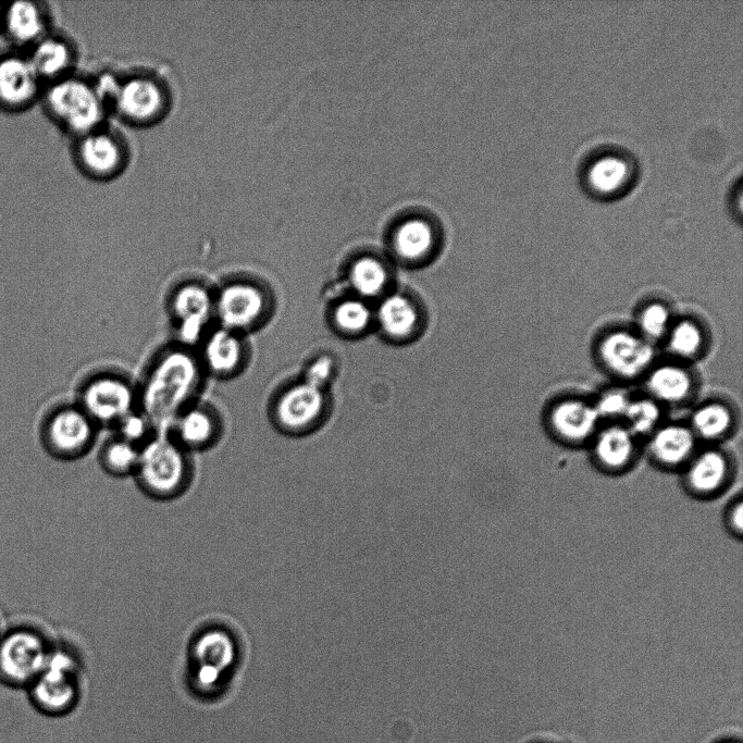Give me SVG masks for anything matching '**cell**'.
Returning <instances> with one entry per match:
<instances>
[{
  "instance_id": "1",
  "label": "cell",
  "mask_w": 743,
  "mask_h": 743,
  "mask_svg": "<svg viewBox=\"0 0 743 743\" xmlns=\"http://www.w3.org/2000/svg\"><path fill=\"white\" fill-rule=\"evenodd\" d=\"M205 370L193 347L181 343L160 349L137 386V407L153 425L170 424L197 400Z\"/></svg>"
},
{
  "instance_id": "2",
  "label": "cell",
  "mask_w": 743,
  "mask_h": 743,
  "mask_svg": "<svg viewBox=\"0 0 743 743\" xmlns=\"http://www.w3.org/2000/svg\"><path fill=\"white\" fill-rule=\"evenodd\" d=\"M273 307L271 289L251 274H234L214 288V319L220 326L244 335L261 329Z\"/></svg>"
},
{
  "instance_id": "3",
  "label": "cell",
  "mask_w": 743,
  "mask_h": 743,
  "mask_svg": "<svg viewBox=\"0 0 743 743\" xmlns=\"http://www.w3.org/2000/svg\"><path fill=\"white\" fill-rule=\"evenodd\" d=\"M193 472L190 453L168 436L153 437L141 448L133 475L150 497L170 499L189 486Z\"/></svg>"
},
{
  "instance_id": "4",
  "label": "cell",
  "mask_w": 743,
  "mask_h": 743,
  "mask_svg": "<svg viewBox=\"0 0 743 743\" xmlns=\"http://www.w3.org/2000/svg\"><path fill=\"white\" fill-rule=\"evenodd\" d=\"M78 406L98 426H114L137 409V386L122 372L98 371L82 385Z\"/></svg>"
},
{
  "instance_id": "5",
  "label": "cell",
  "mask_w": 743,
  "mask_h": 743,
  "mask_svg": "<svg viewBox=\"0 0 743 743\" xmlns=\"http://www.w3.org/2000/svg\"><path fill=\"white\" fill-rule=\"evenodd\" d=\"M168 311L178 343L193 347L203 338L214 318V288L198 278L181 281L170 292Z\"/></svg>"
},
{
  "instance_id": "6",
  "label": "cell",
  "mask_w": 743,
  "mask_h": 743,
  "mask_svg": "<svg viewBox=\"0 0 743 743\" xmlns=\"http://www.w3.org/2000/svg\"><path fill=\"white\" fill-rule=\"evenodd\" d=\"M35 709L47 716L70 710L77 696L76 670L72 657L62 651H50L39 676L27 688Z\"/></svg>"
},
{
  "instance_id": "7",
  "label": "cell",
  "mask_w": 743,
  "mask_h": 743,
  "mask_svg": "<svg viewBox=\"0 0 743 743\" xmlns=\"http://www.w3.org/2000/svg\"><path fill=\"white\" fill-rule=\"evenodd\" d=\"M51 648L32 630L18 629L0 641V681L28 688L42 671Z\"/></svg>"
},
{
  "instance_id": "8",
  "label": "cell",
  "mask_w": 743,
  "mask_h": 743,
  "mask_svg": "<svg viewBox=\"0 0 743 743\" xmlns=\"http://www.w3.org/2000/svg\"><path fill=\"white\" fill-rule=\"evenodd\" d=\"M50 111L65 127L89 133L100 121L102 100L97 89L79 79H62L47 95Z\"/></svg>"
},
{
  "instance_id": "9",
  "label": "cell",
  "mask_w": 743,
  "mask_h": 743,
  "mask_svg": "<svg viewBox=\"0 0 743 743\" xmlns=\"http://www.w3.org/2000/svg\"><path fill=\"white\" fill-rule=\"evenodd\" d=\"M198 358L206 374L231 380L242 374L252 355L247 335L218 325L200 340Z\"/></svg>"
},
{
  "instance_id": "10",
  "label": "cell",
  "mask_w": 743,
  "mask_h": 743,
  "mask_svg": "<svg viewBox=\"0 0 743 743\" xmlns=\"http://www.w3.org/2000/svg\"><path fill=\"white\" fill-rule=\"evenodd\" d=\"M324 391L302 381L278 392L270 405L273 423L286 433H302L321 417Z\"/></svg>"
},
{
  "instance_id": "11",
  "label": "cell",
  "mask_w": 743,
  "mask_h": 743,
  "mask_svg": "<svg viewBox=\"0 0 743 743\" xmlns=\"http://www.w3.org/2000/svg\"><path fill=\"white\" fill-rule=\"evenodd\" d=\"M98 425L78 406L57 410L48 422L47 443L52 453L63 458H76L94 445Z\"/></svg>"
},
{
  "instance_id": "12",
  "label": "cell",
  "mask_w": 743,
  "mask_h": 743,
  "mask_svg": "<svg viewBox=\"0 0 743 743\" xmlns=\"http://www.w3.org/2000/svg\"><path fill=\"white\" fill-rule=\"evenodd\" d=\"M170 425L169 436L191 453L215 445L222 436L224 422L216 407L197 399L181 411Z\"/></svg>"
},
{
  "instance_id": "13",
  "label": "cell",
  "mask_w": 743,
  "mask_h": 743,
  "mask_svg": "<svg viewBox=\"0 0 743 743\" xmlns=\"http://www.w3.org/2000/svg\"><path fill=\"white\" fill-rule=\"evenodd\" d=\"M598 351L604 364L615 374L624 377L640 374L654 358L649 342L628 331L607 334L600 342Z\"/></svg>"
},
{
  "instance_id": "14",
  "label": "cell",
  "mask_w": 743,
  "mask_h": 743,
  "mask_svg": "<svg viewBox=\"0 0 743 743\" xmlns=\"http://www.w3.org/2000/svg\"><path fill=\"white\" fill-rule=\"evenodd\" d=\"M114 103L120 113L133 122L156 119L165 102L162 87L149 77H133L114 87Z\"/></svg>"
},
{
  "instance_id": "15",
  "label": "cell",
  "mask_w": 743,
  "mask_h": 743,
  "mask_svg": "<svg viewBox=\"0 0 743 743\" xmlns=\"http://www.w3.org/2000/svg\"><path fill=\"white\" fill-rule=\"evenodd\" d=\"M633 170L628 156L605 151L590 161L584 171V182L597 197H615L629 187Z\"/></svg>"
},
{
  "instance_id": "16",
  "label": "cell",
  "mask_w": 743,
  "mask_h": 743,
  "mask_svg": "<svg viewBox=\"0 0 743 743\" xmlns=\"http://www.w3.org/2000/svg\"><path fill=\"white\" fill-rule=\"evenodd\" d=\"M436 243L435 226L422 216L404 219L395 227L392 237L394 252L407 262L425 260L434 251Z\"/></svg>"
},
{
  "instance_id": "17",
  "label": "cell",
  "mask_w": 743,
  "mask_h": 743,
  "mask_svg": "<svg viewBox=\"0 0 743 743\" xmlns=\"http://www.w3.org/2000/svg\"><path fill=\"white\" fill-rule=\"evenodd\" d=\"M38 75L29 60L5 57L0 60V102L9 107L29 103L38 89Z\"/></svg>"
},
{
  "instance_id": "18",
  "label": "cell",
  "mask_w": 743,
  "mask_h": 743,
  "mask_svg": "<svg viewBox=\"0 0 743 743\" xmlns=\"http://www.w3.org/2000/svg\"><path fill=\"white\" fill-rule=\"evenodd\" d=\"M598 419L595 407L581 399H565L555 405L550 413L554 431L571 442L589 437Z\"/></svg>"
},
{
  "instance_id": "19",
  "label": "cell",
  "mask_w": 743,
  "mask_h": 743,
  "mask_svg": "<svg viewBox=\"0 0 743 743\" xmlns=\"http://www.w3.org/2000/svg\"><path fill=\"white\" fill-rule=\"evenodd\" d=\"M376 320L386 336L403 340L418 331L420 311L409 297L403 294H392L381 301Z\"/></svg>"
},
{
  "instance_id": "20",
  "label": "cell",
  "mask_w": 743,
  "mask_h": 743,
  "mask_svg": "<svg viewBox=\"0 0 743 743\" xmlns=\"http://www.w3.org/2000/svg\"><path fill=\"white\" fill-rule=\"evenodd\" d=\"M79 158L90 173L109 175L121 166L123 149L111 134L91 131L81 143Z\"/></svg>"
},
{
  "instance_id": "21",
  "label": "cell",
  "mask_w": 743,
  "mask_h": 743,
  "mask_svg": "<svg viewBox=\"0 0 743 743\" xmlns=\"http://www.w3.org/2000/svg\"><path fill=\"white\" fill-rule=\"evenodd\" d=\"M653 456L665 465H678L685 460L694 447L693 432L680 424L658 429L651 441Z\"/></svg>"
},
{
  "instance_id": "22",
  "label": "cell",
  "mask_w": 743,
  "mask_h": 743,
  "mask_svg": "<svg viewBox=\"0 0 743 743\" xmlns=\"http://www.w3.org/2000/svg\"><path fill=\"white\" fill-rule=\"evenodd\" d=\"M729 465L721 451L709 449L699 454L691 463L686 480L692 490L711 493L725 483Z\"/></svg>"
},
{
  "instance_id": "23",
  "label": "cell",
  "mask_w": 743,
  "mask_h": 743,
  "mask_svg": "<svg viewBox=\"0 0 743 743\" xmlns=\"http://www.w3.org/2000/svg\"><path fill=\"white\" fill-rule=\"evenodd\" d=\"M647 387L659 400L679 403L685 399L692 388L690 373L676 364L656 367L648 375Z\"/></svg>"
},
{
  "instance_id": "24",
  "label": "cell",
  "mask_w": 743,
  "mask_h": 743,
  "mask_svg": "<svg viewBox=\"0 0 743 743\" xmlns=\"http://www.w3.org/2000/svg\"><path fill=\"white\" fill-rule=\"evenodd\" d=\"M634 451L633 434L626 428L614 425L602 431L595 442L597 460L609 469L626 466Z\"/></svg>"
},
{
  "instance_id": "25",
  "label": "cell",
  "mask_w": 743,
  "mask_h": 743,
  "mask_svg": "<svg viewBox=\"0 0 743 743\" xmlns=\"http://www.w3.org/2000/svg\"><path fill=\"white\" fill-rule=\"evenodd\" d=\"M350 284L362 298H374L383 294L389 281V273L383 261L372 256L357 259L350 268Z\"/></svg>"
},
{
  "instance_id": "26",
  "label": "cell",
  "mask_w": 743,
  "mask_h": 743,
  "mask_svg": "<svg viewBox=\"0 0 743 743\" xmlns=\"http://www.w3.org/2000/svg\"><path fill=\"white\" fill-rule=\"evenodd\" d=\"M5 27L17 42L37 40L44 32V16L37 4L27 1L12 3L5 13Z\"/></svg>"
},
{
  "instance_id": "27",
  "label": "cell",
  "mask_w": 743,
  "mask_h": 743,
  "mask_svg": "<svg viewBox=\"0 0 743 743\" xmlns=\"http://www.w3.org/2000/svg\"><path fill=\"white\" fill-rule=\"evenodd\" d=\"M70 47L58 38H46L35 46L29 62L38 77L52 78L62 74L71 63Z\"/></svg>"
},
{
  "instance_id": "28",
  "label": "cell",
  "mask_w": 743,
  "mask_h": 743,
  "mask_svg": "<svg viewBox=\"0 0 743 743\" xmlns=\"http://www.w3.org/2000/svg\"><path fill=\"white\" fill-rule=\"evenodd\" d=\"M140 451V447L115 435L102 445L99 460L102 468L110 474L117 476L134 474Z\"/></svg>"
},
{
  "instance_id": "29",
  "label": "cell",
  "mask_w": 743,
  "mask_h": 743,
  "mask_svg": "<svg viewBox=\"0 0 743 743\" xmlns=\"http://www.w3.org/2000/svg\"><path fill=\"white\" fill-rule=\"evenodd\" d=\"M693 431L704 438L725 435L732 424V412L721 403H708L698 407L692 414Z\"/></svg>"
},
{
  "instance_id": "30",
  "label": "cell",
  "mask_w": 743,
  "mask_h": 743,
  "mask_svg": "<svg viewBox=\"0 0 743 743\" xmlns=\"http://www.w3.org/2000/svg\"><path fill=\"white\" fill-rule=\"evenodd\" d=\"M373 319L370 307L363 299L343 300L333 311L336 327L346 334H360L371 324Z\"/></svg>"
},
{
  "instance_id": "31",
  "label": "cell",
  "mask_w": 743,
  "mask_h": 743,
  "mask_svg": "<svg viewBox=\"0 0 743 743\" xmlns=\"http://www.w3.org/2000/svg\"><path fill=\"white\" fill-rule=\"evenodd\" d=\"M669 348L679 357L691 358L695 356L703 345V332L698 324L684 319L677 322L668 331Z\"/></svg>"
},
{
  "instance_id": "32",
  "label": "cell",
  "mask_w": 743,
  "mask_h": 743,
  "mask_svg": "<svg viewBox=\"0 0 743 743\" xmlns=\"http://www.w3.org/2000/svg\"><path fill=\"white\" fill-rule=\"evenodd\" d=\"M153 423L139 409L129 412L114 425L116 436L140 448L153 438Z\"/></svg>"
},
{
  "instance_id": "33",
  "label": "cell",
  "mask_w": 743,
  "mask_h": 743,
  "mask_svg": "<svg viewBox=\"0 0 743 743\" xmlns=\"http://www.w3.org/2000/svg\"><path fill=\"white\" fill-rule=\"evenodd\" d=\"M623 416L628 421V430L632 434H645L652 431L657 424L660 417V410L655 401L642 398L630 400Z\"/></svg>"
},
{
  "instance_id": "34",
  "label": "cell",
  "mask_w": 743,
  "mask_h": 743,
  "mask_svg": "<svg viewBox=\"0 0 743 743\" xmlns=\"http://www.w3.org/2000/svg\"><path fill=\"white\" fill-rule=\"evenodd\" d=\"M639 327L645 339H656L670 329V311L660 302L647 305L640 313Z\"/></svg>"
},
{
  "instance_id": "35",
  "label": "cell",
  "mask_w": 743,
  "mask_h": 743,
  "mask_svg": "<svg viewBox=\"0 0 743 743\" xmlns=\"http://www.w3.org/2000/svg\"><path fill=\"white\" fill-rule=\"evenodd\" d=\"M629 403L630 399L623 392L614 389L604 393L594 407L599 417L615 418L624 414Z\"/></svg>"
},
{
  "instance_id": "36",
  "label": "cell",
  "mask_w": 743,
  "mask_h": 743,
  "mask_svg": "<svg viewBox=\"0 0 743 743\" xmlns=\"http://www.w3.org/2000/svg\"><path fill=\"white\" fill-rule=\"evenodd\" d=\"M333 370V360L329 356H322L307 368L304 381L324 391V386L332 377Z\"/></svg>"
},
{
  "instance_id": "37",
  "label": "cell",
  "mask_w": 743,
  "mask_h": 743,
  "mask_svg": "<svg viewBox=\"0 0 743 743\" xmlns=\"http://www.w3.org/2000/svg\"><path fill=\"white\" fill-rule=\"evenodd\" d=\"M742 503L740 501L732 507L729 513V522L736 532L742 530Z\"/></svg>"
},
{
  "instance_id": "38",
  "label": "cell",
  "mask_w": 743,
  "mask_h": 743,
  "mask_svg": "<svg viewBox=\"0 0 743 743\" xmlns=\"http://www.w3.org/2000/svg\"><path fill=\"white\" fill-rule=\"evenodd\" d=\"M714 743H742V741L740 738H735V736H723V738L715 741Z\"/></svg>"
},
{
  "instance_id": "39",
  "label": "cell",
  "mask_w": 743,
  "mask_h": 743,
  "mask_svg": "<svg viewBox=\"0 0 743 743\" xmlns=\"http://www.w3.org/2000/svg\"><path fill=\"white\" fill-rule=\"evenodd\" d=\"M532 743H546V742H532Z\"/></svg>"
}]
</instances>
